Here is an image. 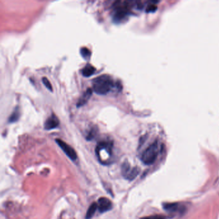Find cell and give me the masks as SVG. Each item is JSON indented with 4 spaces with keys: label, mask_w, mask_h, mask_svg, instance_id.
<instances>
[{
    "label": "cell",
    "mask_w": 219,
    "mask_h": 219,
    "mask_svg": "<svg viewBox=\"0 0 219 219\" xmlns=\"http://www.w3.org/2000/svg\"><path fill=\"white\" fill-rule=\"evenodd\" d=\"M115 86L113 79L107 75H103L93 80V90L98 94L104 95L111 91Z\"/></svg>",
    "instance_id": "cell-1"
},
{
    "label": "cell",
    "mask_w": 219,
    "mask_h": 219,
    "mask_svg": "<svg viewBox=\"0 0 219 219\" xmlns=\"http://www.w3.org/2000/svg\"><path fill=\"white\" fill-rule=\"evenodd\" d=\"M97 209H98V205H97V203L93 202V204H91L87 211L86 219H91L94 216Z\"/></svg>",
    "instance_id": "cell-12"
},
{
    "label": "cell",
    "mask_w": 219,
    "mask_h": 219,
    "mask_svg": "<svg viewBox=\"0 0 219 219\" xmlns=\"http://www.w3.org/2000/svg\"><path fill=\"white\" fill-rule=\"evenodd\" d=\"M97 205H98L99 211L100 213H105L106 211H108L111 210L113 208L111 201L106 197H100L98 201Z\"/></svg>",
    "instance_id": "cell-6"
},
{
    "label": "cell",
    "mask_w": 219,
    "mask_h": 219,
    "mask_svg": "<svg viewBox=\"0 0 219 219\" xmlns=\"http://www.w3.org/2000/svg\"><path fill=\"white\" fill-rule=\"evenodd\" d=\"M96 134H97V129L96 128H92L91 129V130L88 134L87 137H86L87 140L90 141V140H93L94 138V137L96 136Z\"/></svg>",
    "instance_id": "cell-14"
},
{
    "label": "cell",
    "mask_w": 219,
    "mask_h": 219,
    "mask_svg": "<svg viewBox=\"0 0 219 219\" xmlns=\"http://www.w3.org/2000/svg\"><path fill=\"white\" fill-rule=\"evenodd\" d=\"M121 175L125 179L132 181L140 174V168L137 166L132 167L129 162L125 161L121 165Z\"/></svg>",
    "instance_id": "cell-4"
},
{
    "label": "cell",
    "mask_w": 219,
    "mask_h": 219,
    "mask_svg": "<svg viewBox=\"0 0 219 219\" xmlns=\"http://www.w3.org/2000/svg\"><path fill=\"white\" fill-rule=\"evenodd\" d=\"M80 54L84 59L88 60L90 58L91 52L86 47H82L80 49Z\"/></svg>",
    "instance_id": "cell-13"
},
{
    "label": "cell",
    "mask_w": 219,
    "mask_h": 219,
    "mask_svg": "<svg viewBox=\"0 0 219 219\" xmlns=\"http://www.w3.org/2000/svg\"><path fill=\"white\" fill-rule=\"evenodd\" d=\"M59 120L54 114L52 115L46 120L44 123V129L46 130H52L57 128L59 125Z\"/></svg>",
    "instance_id": "cell-7"
},
{
    "label": "cell",
    "mask_w": 219,
    "mask_h": 219,
    "mask_svg": "<svg viewBox=\"0 0 219 219\" xmlns=\"http://www.w3.org/2000/svg\"><path fill=\"white\" fill-rule=\"evenodd\" d=\"M164 210H165L166 211H168L170 213H174V212H177L179 211L181 208L182 206H181V205L178 203H166L164 204L163 205Z\"/></svg>",
    "instance_id": "cell-9"
},
{
    "label": "cell",
    "mask_w": 219,
    "mask_h": 219,
    "mask_svg": "<svg viewBox=\"0 0 219 219\" xmlns=\"http://www.w3.org/2000/svg\"><path fill=\"white\" fill-rule=\"evenodd\" d=\"M42 82L43 83V84L44 85V86L49 90L50 91H53V88H52V84L50 82V80H48L46 77H44L42 78Z\"/></svg>",
    "instance_id": "cell-15"
},
{
    "label": "cell",
    "mask_w": 219,
    "mask_h": 219,
    "mask_svg": "<svg viewBox=\"0 0 219 219\" xmlns=\"http://www.w3.org/2000/svg\"><path fill=\"white\" fill-rule=\"evenodd\" d=\"M92 94H93V89L91 88H88L83 93V94L80 96V98L79 99L77 104V106L78 107H80L84 105L90 99Z\"/></svg>",
    "instance_id": "cell-8"
},
{
    "label": "cell",
    "mask_w": 219,
    "mask_h": 219,
    "mask_svg": "<svg viewBox=\"0 0 219 219\" xmlns=\"http://www.w3.org/2000/svg\"><path fill=\"white\" fill-rule=\"evenodd\" d=\"M20 117V111L19 107H15L14 111L12 113L11 115L8 118V122L9 123H14L16 122L19 119Z\"/></svg>",
    "instance_id": "cell-11"
},
{
    "label": "cell",
    "mask_w": 219,
    "mask_h": 219,
    "mask_svg": "<svg viewBox=\"0 0 219 219\" xmlns=\"http://www.w3.org/2000/svg\"><path fill=\"white\" fill-rule=\"evenodd\" d=\"M95 71H96V68L93 66L89 64H88L82 70V74L84 77H89L94 74Z\"/></svg>",
    "instance_id": "cell-10"
},
{
    "label": "cell",
    "mask_w": 219,
    "mask_h": 219,
    "mask_svg": "<svg viewBox=\"0 0 219 219\" xmlns=\"http://www.w3.org/2000/svg\"><path fill=\"white\" fill-rule=\"evenodd\" d=\"M129 3L127 2H116L113 5L115 10L114 20L117 23L123 20L129 14Z\"/></svg>",
    "instance_id": "cell-3"
},
{
    "label": "cell",
    "mask_w": 219,
    "mask_h": 219,
    "mask_svg": "<svg viewBox=\"0 0 219 219\" xmlns=\"http://www.w3.org/2000/svg\"><path fill=\"white\" fill-rule=\"evenodd\" d=\"M55 141L58 144L60 148L64 151V152L66 154V155L69 158L70 160L73 161L77 160V155L74 148L71 147L70 145H69L68 143H66L62 140L56 139Z\"/></svg>",
    "instance_id": "cell-5"
},
{
    "label": "cell",
    "mask_w": 219,
    "mask_h": 219,
    "mask_svg": "<svg viewBox=\"0 0 219 219\" xmlns=\"http://www.w3.org/2000/svg\"><path fill=\"white\" fill-rule=\"evenodd\" d=\"M158 153H159V146L157 141H155L145 150L141 155V160L145 165H152L156 160Z\"/></svg>",
    "instance_id": "cell-2"
},
{
    "label": "cell",
    "mask_w": 219,
    "mask_h": 219,
    "mask_svg": "<svg viewBox=\"0 0 219 219\" xmlns=\"http://www.w3.org/2000/svg\"><path fill=\"white\" fill-rule=\"evenodd\" d=\"M140 219H165V217L160 215H150L147 216H144L141 218Z\"/></svg>",
    "instance_id": "cell-16"
}]
</instances>
